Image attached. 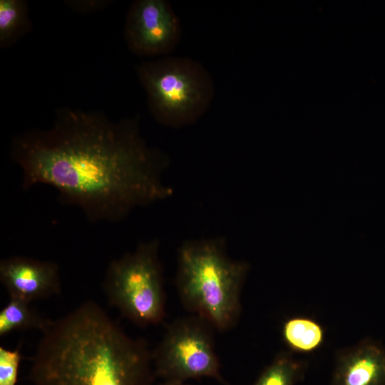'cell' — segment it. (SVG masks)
<instances>
[{
  "instance_id": "6da1fadb",
  "label": "cell",
  "mask_w": 385,
  "mask_h": 385,
  "mask_svg": "<svg viewBox=\"0 0 385 385\" xmlns=\"http://www.w3.org/2000/svg\"><path fill=\"white\" fill-rule=\"evenodd\" d=\"M139 118L113 122L100 112L61 108L51 128L12 140L22 188L51 186L61 202L79 207L92 222H118L169 197L173 190L161 179L167 157L147 145Z\"/></svg>"
},
{
  "instance_id": "7a4b0ae2",
  "label": "cell",
  "mask_w": 385,
  "mask_h": 385,
  "mask_svg": "<svg viewBox=\"0 0 385 385\" xmlns=\"http://www.w3.org/2000/svg\"><path fill=\"white\" fill-rule=\"evenodd\" d=\"M154 376L147 343L91 300L52 320L29 371L33 385H152Z\"/></svg>"
},
{
  "instance_id": "3957f363",
  "label": "cell",
  "mask_w": 385,
  "mask_h": 385,
  "mask_svg": "<svg viewBox=\"0 0 385 385\" xmlns=\"http://www.w3.org/2000/svg\"><path fill=\"white\" fill-rule=\"evenodd\" d=\"M247 263L232 260L218 239L187 241L178 252L177 288L185 307L219 331L236 324Z\"/></svg>"
},
{
  "instance_id": "277c9868",
  "label": "cell",
  "mask_w": 385,
  "mask_h": 385,
  "mask_svg": "<svg viewBox=\"0 0 385 385\" xmlns=\"http://www.w3.org/2000/svg\"><path fill=\"white\" fill-rule=\"evenodd\" d=\"M148 108L160 123L178 128L198 120L210 107L215 85L209 72L188 58L165 57L136 66Z\"/></svg>"
},
{
  "instance_id": "5b68a950",
  "label": "cell",
  "mask_w": 385,
  "mask_h": 385,
  "mask_svg": "<svg viewBox=\"0 0 385 385\" xmlns=\"http://www.w3.org/2000/svg\"><path fill=\"white\" fill-rule=\"evenodd\" d=\"M159 242H143L131 252L112 260L103 287L111 305L135 324H160L165 314Z\"/></svg>"
},
{
  "instance_id": "8992f818",
  "label": "cell",
  "mask_w": 385,
  "mask_h": 385,
  "mask_svg": "<svg viewBox=\"0 0 385 385\" xmlns=\"http://www.w3.org/2000/svg\"><path fill=\"white\" fill-rule=\"evenodd\" d=\"M210 327L195 315L170 324L152 353L155 375L165 381L211 377L222 382Z\"/></svg>"
},
{
  "instance_id": "52a82bcc",
  "label": "cell",
  "mask_w": 385,
  "mask_h": 385,
  "mask_svg": "<svg viewBox=\"0 0 385 385\" xmlns=\"http://www.w3.org/2000/svg\"><path fill=\"white\" fill-rule=\"evenodd\" d=\"M124 35L134 53L155 56L171 52L181 36L180 19L165 0H137L127 14Z\"/></svg>"
},
{
  "instance_id": "ba28073f",
  "label": "cell",
  "mask_w": 385,
  "mask_h": 385,
  "mask_svg": "<svg viewBox=\"0 0 385 385\" xmlns=\"http://www.w3.org/2000/svg\"><path fill=\"white\" fill-rule=\"evenodd\" d=\"M0 280L10 298L28 302L58 294L61 290L58 265L28 257L1 260Z\"/></svg>"
},
{
  "instance_id": "9c48e42d",
  "label": "cell",
  "mask_w": 385,
  "mask_h": 385,
  "mask_svg": "<svg viewBox=\"0 0 385 385\" xmlns=\"http://www.w3.org/2000/svg\"><path fill=\"white\" fill-rule=\"evenodd\" d=\"M385 351L361 342L337 356L332 385H384Z\"/></svg>"
},
{
  "instance_id": "30bf717a",
  "label": "cell",
  "mask_w": 385,
  "mask_h": 385,
  "mask_svg": "<svg viewBox=\"0 0 385 385\" xmlns=\"http://www.w3.org/2000/svg\"><path fill=\"white\" fill-rule=\"evenodd\" d=\"M282 335L284 342L292 351L309 354L322 346L325 331L314 319L297 316L289 318L284 322Z\"/></svg>"
},
{
  "instance_id": "8fae6325",
  "label": "cell",
  "mask_w": 385,
  "mask_h": 385,
  "mask_svg": "<svg viewBox=\"0 0 385 385\" xmlns=\"http://www.w3.org/2000/svg\"><path fill=\"white\" fill-rule=\"evenodd\" d=\"M51 322L33 309L30 302L10 298L0 312V337L28 329H37L43 332Z\"/></svg>"
},
{
  "instance_id": "7c38bea8",
  "label": "cell",
  "mask_w": 385,
  "mask_h": 385,
  "mask_svg": "<svg viewBox=\"0 0 385 385\" xmlns=\"http://www.w3.org/2000/svg\"><path fill=\"white\" fill-rule=\"evenodd\" d=\"M31 29L28 3L24 0L0 1V46L14 45Z\"/></svg>"
},
{
  "instance_id": "4fadbf2b",
  "label": "cell",
  "mask_w": 385,
  "mask_h": 385,
  "mask_svg": "<svg viewBox=\"0 0 385 385\" xmlns=\"http://www.w3.org/2000/svg\"><path fill=\"white\" fill-rule=\"evenodd\" d=\"M305 364L290 354H279L262 372L253 385H294L301 379Z\"/></svg>"
},
{
  "instance_id": "5bb4252c",
  "label": "cell",
  "mask_w": 385,
  "mask_h": 385,
  "mask_svg": "<svg viewBox=\"0 0 385 385\" xmlns=\"http://www.w3.org/2000/svg\"><path fill=\"white\" fill-rule=\"evenodd\" d=\"M21 359L19 347L11 350L0 346V385H16Z\"/></svg>"
},
{
  "instance_id": "9a60e30c",
  "label": "cell",
  "mask_w": 385,
  "mask_h": 385,
  "mask_svg": "<svg viewBox=\"0 0 385 385\" xmlns=\"http://www.w3.org/2000/svg\"><path fill=\"white\" fill-rule=\"evenodd\" d=\"M160 385H189V384H186L184 382H178V381H165L163 384Z\"/></svg>"
}]
</instances>
